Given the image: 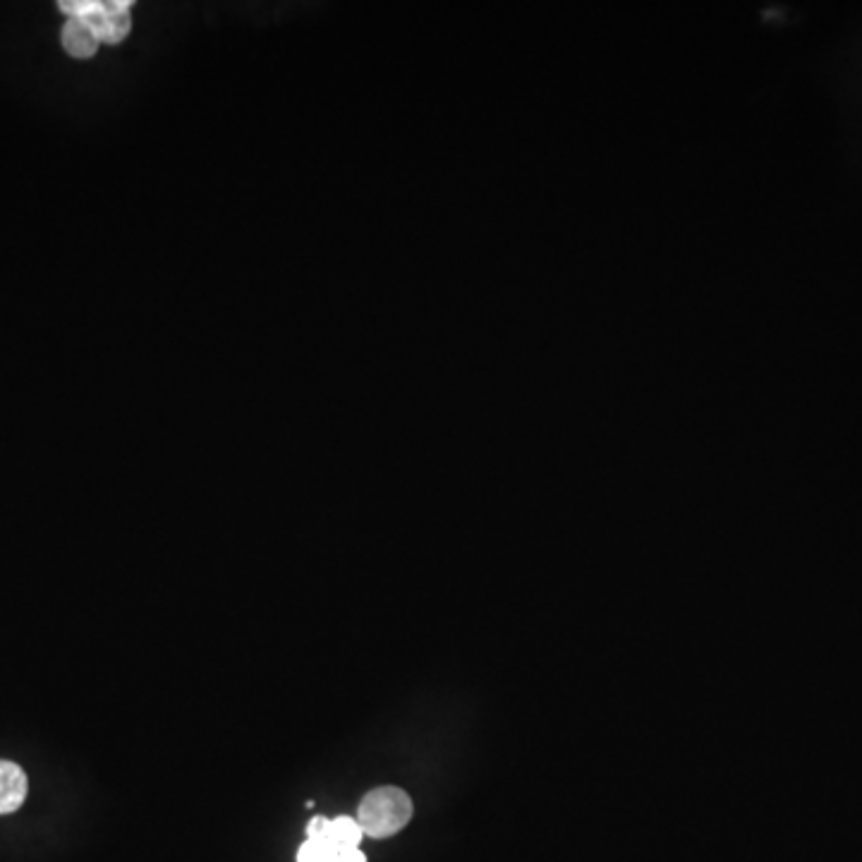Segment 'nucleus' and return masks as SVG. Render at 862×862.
Returning a JSON list of instances; mask_svg holds the SVG:
<instances>
[{"mask_svg": "<svg viewBox=\"0 0 862 862\" xmlns=\"http://www.w3.org/2000/svg\"><path fill=\"white\" fill-rule=\"evenodd\" d=\"M410 819V795L396 786H381L369 791L362 798L360 810H357V822H360L364 836H372V839H388V836L398 834L400 829L408 827Z\"/></svg>", "mask_w": 862, "mask_h": 862, "instance_id": "f257e3e1", "label": "nucleus"}, {"mask_svg": "<svg viewBox=\"0 0 862 862\" xmlns=\"http://www.w3.org/2000/svg\"><path fill=\"white\" fill-rule=\"evenodd\" d=\"M29 793V779L20 764L0 760V815H12L24 805Z\"/></svg>", "mask_w": 862, "mask_h": 862, "instance_id": "f03ea898", "label": "nucleus"}, {"mask_svg": "<svg viewBox=\"0 0 862 862\" xmlns=\"http://www.w3.org/2000/svg\"><path fill=\"white\" fill-rule=\"evenodd\" d=\"M99 36L80 17H72L63 27V48L72 58H91L99 51Z\"/></svg>", "mask_w": 862, "mask_h": 862, "instance_id": "7ed1b4c3", "label": "nucleus"}, {"mask_svg": "<svg viewBox=\"0 0 862 862\" xmlns=\"http://www.w3.org/2000/svg\"><path fill=\"white\" fill-rule=\"evenodd\" d=\"M364 839V831L355 817H336L329 819V827H326L324 839L336 853L348 851V848H360Z\"/></svg>", "mask_w": 862, "mask_h": 862, "instance_id": "20e7f679", "label": "nucleus"}, {"mask_svg": "<svg viewBox=\"0 0 862 862\" xmlns=\"http://www.w3.org/2000/svg\"><path fill=\"white\" fill-rule=\"evenodd\" d=\"M336 855L326 841L307 839L297 851V862H336Z\"/></svg>", "mask_w": 862, "mask_h": 862, "instance_id": "39448f33", "label": "nucleus"}, {"mask_svg": "<svg viewBox=\"0 0 862 862\" xmlns=\"http://www.w3.org/2000/svg\"><path fill=\"white\" fill-rule=\"evenodd\" d=\"M127 32H130V12H115V15H108L106 32H103L101 41H106V44H120Z\"/></svg>", "mask_w": 862, "mask_h": 862, "instance_id": "423d86ee", "label": "nucleus"}, {"mask_svg": "<svg viewBox=\"0 0 862 862\" xmlns=\"http://www.w3.org/2000/svg\"><path fill=\"white\" fill-rule=\"evenodd\" d=\"M336 862H367V855H364L360 848H348V851H341L336 855Z\"/></svg>", "mask_w": 862, "mask_h": 862, "instance_id": "0eeeda50", "label": "nucleus"}]
</instances>
